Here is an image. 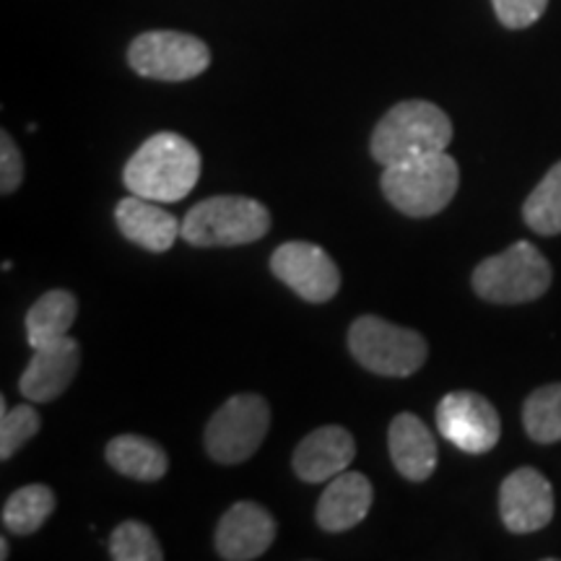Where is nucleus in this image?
Here are the masks:
<instances>
[{
	"label": "nucleus",
	"mask_w": 561,
	"mask_h": 561,
	"mask_svg": "<svg viewBox=\"0 0 561 561\" xmlns=\"http://www.w3.org/2000/svg\"><path fill=\"white\" fill-rule=\"evenodd\" d=\"M201 180V151L180 133H157L133 153L123 182L133 195L157 203L187 198Z\"/></svg>",
	"instance_id": "obj_1"
},
{
	"label": "nucleus",
	"mask_w": 561,
	"mask_h": 561,
	"mask_svg": "<svg viewBox=\"0 0 561 561\" xmlns=\"http://www.w3.org/2000/svg\"><path fill=\"white\" fill-rule=\"evenodd\" d=\"M453 140V123L445 110L424 100H409L396 104L375 125L369 140L371 159L390 167L426 153L447 151Z\"/></svg>",
	"instance_id": "obj_2"
},
{
	"label": "nucleus",
	"mask_w": 561,
	"mask_h": 561,
	"mask_svg": "<svg viewBox=\"0 0 561 561\" xmlns=\"http://www.w3.org/2000/svg\"><path fill=\"white\" fill-rule=\"evenodd\" d=\"M460 185V167L447 151L426 153L385 167L380 187L392 208L411 219H430L450 206Z\"/></svg>",
	"instance_id": "obj_3"
},
{
	"label": "nucleus",
	"mask_w": 561,
	"mask_h": 561,
	"mask_svg": "<svg viewBox=\"0 0 561 561\" xmlns=\"http://www.w3.org/2000/svg\"><path fill=\"white\" fill-rule=\"evenodd\" d=\"M271 210L248 195H214L182 219V240L193 248H237L268 234Z\"/></svg>",
	"instance_id": "obj_4"
},
{
	"label": "nucleus",
	"mask_w": 561,
	"mask_h": 561,
	"mask_svg": "<svg viewBox=\"0 0 561 561\" xmlns=\"http://www.w3.org/2000/svg\"><path fill=\"white\" fill-rule=\"evenodd\" d=\"M553 271L533 242H515L476 265L473 291L491 305H523L549 291Z\"/></svg>",
	"instance_id": "obj_5"
},
{
	"label": "nucleus",
	"mask_w": 561,
	"mask_h": 561,
	"mask_svg": "<svg viewBox=\"0 0 561 561\" xmlns=\"http://www.w3.org/2000/svg\"><path fill=\"white\" fill-rule=\"evenodd\" d=\"M348 351L364 369L382 377H411L430 356L424 335L392 325L377 314H364L351 322Z\"/></svg>",
	"instance_id": "obj_6"
},
{
	"label": "nucleus",
	"mask_w": 561,
	"mask_h": 561,
	"mask_svg": "<svg viewBox=\"0 0 561 561\" xmlns=\"http://www.w3.org/2000/svg\"><path fill=\"white\" fill-rule=\"evenodd\" d=\"M271 426V405L255 392H240L219 405L203 434L210 460L221 466H240L263 445Z\"/></svg>",
	"instance_id": "obj_7"
},
{
	"label": "nucleus",
	"mask_w": 561,
	"mask_h": 561,
	"mask_svg": "<svg viewBox=\"0 0 561 561\" xmlns=\"http://www.w3.org/2000/svg\"><path fill=\"white\" fill-rule=\"evenodd\" d=\"M128 62L138 76L153 81H191L210 66L208 45L185 32H144L130 42Z\"/></svg>",
	"instance_id": "obj_8"
},
{
	"label": "nucleus",
	"mask_w": 561,
	"mask_h": 561,
	"mask_svg": "<svg viewBox=\"0 0 561 561\" xmlns=\"http://www.w3.org/2000/svg\"><path fill=\"white\" fill-rule=\"evenodd\" d=\"M437 430L458 450L483 455L500 442L502 421L494 405L479 392L455 390L437 405Z\"/></svg>",
	"instance_id": "obj_9"
},
{
	"label": "nucleus",
	"mask_w": 561,
	"mask_h": 561,
	"mask_svg": "<svg viewBox=\"0 0 561 561\" xmlns=\"http://www.w3.org/2000/svg\"><path fill=\"white\" fill-rule=\"evenodd\" d=\"M271 271L280 284L312 305L331 301L341 289V271L320 244L286 242L271 255Z\"/></svg>",
	"instance_id": "obj_10"
},
{
	"label": "nucleus",
	"mask_w": 561,
	"mask_h": 561,
	"mask_svg": "<svg viewBox=\"0 0 561 561\" xmlns=\"http://www.w3.org/2000/svg\"><path fill=\"white\" fill-rule=\"evenodd\" d=\"M500 515L510 533H536L553 520V489L536 468H517L500 489Z\"/></svg>",
	"instance_id": "obj_11"
},
{
	"label": "nucleus",
	"mask_w": 561,
	"mask_h": 561,
	"mask_svg": "<svg viewBox=\"0 0 561 561\" xmlns=\"http://www.w3.org/2000/svg\"><path fill=\"white\" fill-rule=\"evenodd\" d=\"M79 341L66 335V339L45 343V346L34 348L30 364L21 371V396L32 403H50L68 390V385L73 382L76 375H79Z\"/></svg>",
	"instance_id": "obj_12"
},
{
	"label": "nucleus",
	"mask_w": 561,
	"mask_h": 561,
	"mask_svg": "<svg viewBox=\"0 0 561 561\" xmlns=\"http://www.w3.org/2000/svg\"><path fill=\"white\" fill-rule=\"evenodd\" d=\"M276 530L268 510L255 502H237L216 528V553L227 561H252L271 549Z\"/></svg>",
	"instance_id": "obj_13"
},
{
	"label": "nucleus",
	"mask_w": 561,
	"mask_h": 561,
	"mask_svg": "<svg viewBox=\"0 0 561 561\" xmlns=\"http://www.w3.org/2000/svg\"><path fill=\"white\" fill-rule=\"evenodd\" d=\"M356 458V442L343 426H320L294 450L291 468L301 481L322 483L346 471Z\"/></svg>",
	"instance_id": "obj_14"
},
{
	"label": "nucleus",
	"mask_w": 561,
	"mask_h": 561,
	"mask_svg": "<svg viewBox=\"0 0 561 561\" xmlns=\"http://www.w3.org/2000/svg\"><path fill=\"white\" fill-rule=\"evenodd\" d=\"M115 221L125 240L149 252H167L182 237V221H178V216L159 208L157 201L133 193L130 198L117 203Z\"/></svg>",
	"instance_id": "obj_15"
},
{
	"label": "nucleus",
	"mask_w": 561,
	"mask_h": 561,
	"mask_svg": "<svg viewBox=\"0 0 561 561\" xmlns=\"http://www.w3.org/2000/svg\"><path fill=\"white\" fill-rule=\"evenodd\" d=\"M388 447L392 466L398 468V473H401L403 479H409L413 483L432 479L439 460L437 442H434L430 426H426L416 413H398V416L390 421Z\"/></svg>",
	"instance_id": "obj_16"
},
{
	"label": "nucleus",
	"mask_w": 561,
	"mask_h": 561,
	"mask_svg": "<svg viewBox=\"0 0 561 561\" xmlns=\"http://www.w3.org/2000/svg\"><path fill=\"white\" fill-rule=\"evenodd\" d=\"M375 489L364 473L343 471L331 479L318 502V525L328 533L356 528L369 515Z\"/></svg>",
	"instance_id": "obj_17"
},
{
	"label": "nucleus",
	"mask_w": 561,
	"mask_h": 561,
	"mask_svg": "<svg viewBox=\"0 0 561 561\" xmlns=\"http://www.w3.org/2000/svg\"><path fill=\"white\" fill-rule=\"evenodd\" d=\"M107 462L121 476L140 483L164 479L170 471V458H167L164 447L149 437H140V434H121V437L110 439Z\"/></svg>",
	"instance_id": "obj_18"
},
{
	"label": "nucleus",
	"mask_w": 561,
	"mask_h": 561,
	"mask_svg": "<svg viewBox=\"0 0 561 561\" xmlns=\"http://www.w3.org/2000/svg\"><path fill=\"white\" fill-rule=\"evenodd\" d=\"M79 314V299L66 289H53L34 301L26 312V341L32 348L66 339Z\"/></svg>",
	"instance_id": "obj_19"
},
{
	"label": "nucleus",
	"mask_w": 561,
	"mask_h": 561,
	"mask_svg": "<svg viewBox=\"0 0 561 561\" xmlns=\"http://www.w3.org/2000/svg\"><path fill=\"white\" fill-rule=\"evenodd\" d=\"M55 510V494L45 483L21 486L3 504V528L13 536H32L50 520Z\"/></svg>",
	"instance_id": "obj_20"
},
{
	"label": "nucleus",
	"mask_w": 561,
	"mask_h": 561,
	"mask_svg": "<svg viewBox=\"0 0 561 561\" xmlns=\"http://www.w3.org/2000/svg\"><path fill=\"white\" fill-rule=\"evenodd\" d=\"M523 219L541 237L561 234V161L546 172L523 206Z\"/></svg>",
	"instance_id": "obj_21"
},
{
	"label": "nucleus",
	"mask_w": 561,
	"mask_h": 561,
	"mask_svg": "<svg viewBox=\"0 0 561 561\" xmlns=\"http://www.w3.org/2000/svg\"><path fill=\"white\" fill-rule=\"evenodd\" d=\"M525 432L538 445L561 442V382L533 390L523 405Z\"/></svg>",
	"instance_id": "obj_22"
},
{
	"label": "nucleus",
	"mask_w": 561,
	"mask_h": 561,
	"mask_svg": "<svg viewBox=\"0 0 561 561\" xmlns=\"http://www.w3.org/2000/svg\"><path fill=\"white\" fill-rule=\"evenodd\" d=\"M110 557L115 561H161L164 551L149 525L128 520L117 525L110 538Z\"/></svg>",
	"instance_id": "obj_23"
},
{
	"label": "nucleus",
	"mask_w": 561,
	"mask_h": 561,
	"mask_svg": "<svg viewBox=\"0 0 561 561\" xmlns=\"http://www.w3.org/2000/svg\"><path fill=\"white\" fill-rule=\"evenodd\" d=\"M0 403H3V409H0V460H11L39 432L42 419L32 401L13 405L11 411L5 409L3 398H0Z\"/></svg>",
	"instance_id": "obj_24"
},
{
	"label": "nucleus",
	"mask_w": 561,
	"mask_h": 561,
	"mask_svg": "<svg viewBox=\"0 0 561 561\" xmlns=\"http://www.w3.org/2000/svg\"><path fill=\"white\" fill-rule=\"evenodd\" d=\"M494 3L496 19L507 30H528L543 16L549 0H491Z\"/></svg>",
	"instance_id": "obj_25"
},
{
	"label": "nucleus",
	"mask_w": 561,
	"mask_h": 561,
	"mask_svg": "<svg viewBox=\"0 0 561 561\" xmlns=\"http://www.w3.org/2000/svg\"><path fill=\"white\" fill-rule=\"evenodd\" d=\"M24 180V157L9 133H0V193L11 195Z\"/></svg>",
	"instance_id": "obj_26"
},
{
	"label": "nucleus",
	"mask_w": 561,
	"mask_h": 561,
	"mask_svg": "<svg viewBox=\"0 0 561 561\" xmlns=\"http://www.w3.org/2000/svg\"><path fill=\"white\" fill-rule=\"evenodd\" d=\"M11 557V546H9V538L3 536V541H0V559H9Z\"/></svg>",
	"instance_id": "obj_27"
}]
</instances>
